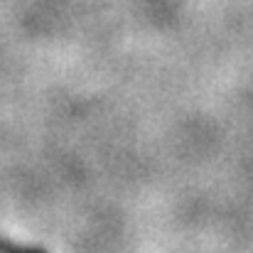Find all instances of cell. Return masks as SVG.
<instances>
[{
    "label": "cell",
    "mask_w": 253,
    "mask_h": 253,
    "mask_svg": "<svg viewBox=\"0 0 253 253\" xmlns=\"http://www.w3.org/2000/svg\"><path fill=\"white\" fill-rule=\"evenodd\" d=\"M0 249H12V246H10V244H2V241H0Z\"/></svg>",
    "instance_id": "obj_1"
}]
</instances>
